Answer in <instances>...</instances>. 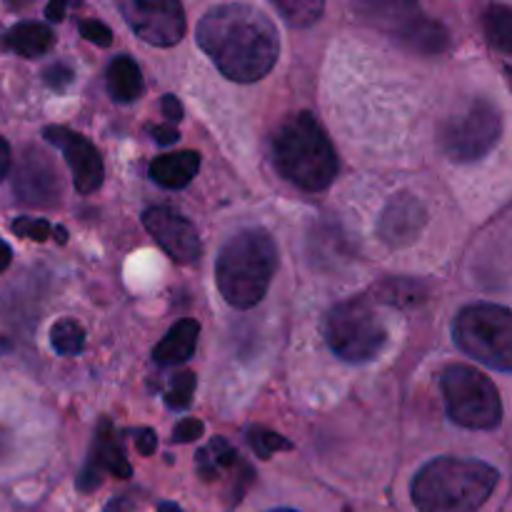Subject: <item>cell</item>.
Listing matches in <instances>:
<instances>
[{
	"label": "cell",
	"instance_id": "6da1fadb",
	"mask_svg": "<svg viewBox=\"0 0 512 512\" xmlns=\"http://www.w3.org/2000/svg\"><path fill=\"white\" fill-rule=\"evenodd\" d=\"M198 45L225 78L255 83L278 63L280 40L273 20L245 3L208 10L198 23Z\"/></svg>",
	"mask_w": 512,
	"mask_h": 512
},
{
	"label": "cell",
	"instance_id": "7a4b0ae2",
	"mask_svg": "<svg viewBox=\"0 0 512 512\" xmlns=\"http://www.w3.org/2000/svg\"><path fill=\"white\" fill-rule=\"evenodd\" d=\"M498 470L483 460L435 458L413 480L420 512H478L498 488Z\"/></svg>",
	"mask_w": 512,
	"mask_h": 512
},
{
	"label": "cell",
	"instance_id": "3957f363",
	"mask_svg": "<svg viewBox=\"0 0 512 512\" xmlns=\"http://www.w3.org/2000/svg\"><path fill=\"white\" fill-rule=\"evenodd\" d=\"M275 170L300 190L318 193L333 185L338 155L313 113H295L273 135Z\"/></svg>",
	"mask_w": 512,
	"mask_h": 512
},
{
	"label": "cell",
	"instance_id": "277c9868",
	"mask_svg": "<svg viewBox=\"0 0 512 512\" xmlns=\"http://www.w3.org/2000/svg\"><path fill=\"white\" fill-rule=\"evenodd\" d=\"M278 270V248L268 230L250 228L223 245L215 263V283L228 305L255 308L268 293Z\"/></svg>",
	"mask_w": 512,
	"mask_h": 512
},
{
	"label": "cell",
	"instance_id": "5b68a950",
	"mask_svg": "<svg viewBox=\"0 0 512 512\" xmlns=\"http://www.w3.org/2000/svg\"><path fill=\"white\" fill-rule=\"evenodd\" d=\"M455 345L478 363L512 373V310L478 303L458 313L453 323Z\"/></svg>",
	"mask_w": 512,
	"mask_h": 512
},
{
	"label": "cell",
	"instance_id": "8992f818",
	"mask_svg": "<svg viewBox=\"0 0 512 512\" xmlns=\"http://www.w3.org/2000/svg\"><path fill=\"white\" fill-rule=\"evenodd\" d=\"M330 350L345 363L365 365L383 353L388 330L365 298H350L333 305L323 323Z\"/></svg>",
	"mask_w": 512,
	"mask_h": 512
},
{
	"label": "cell",
	"instance_id": "52a82bcc",
	"mask_svg": "<svg viewBox=\"0 0 512 512\" xmlns=\"http://www.w3.org/2000/svg\"><path fill=\"white\" fill-rule=\"evenodd\" d=\"M440 388L450 420L468 430H493L503 420V400L488 375L470 365H448L440 373Z\"/></svg>",
	"mask_w": 512,
	"mask_h": 512
},
{
	"label": "cell",
	"instance_id": "ba28073f",
	"mask_svg": "<svg viewBox=\"0 0 512 512\" xmlns=\"http://www.w3.org/2000/svg\"><path fill=\"white\" fill-rule=\"evenodd\" d=\"M503 135V113L488 98H475L468 108L450 115L438 130L443 153L453 163H475L498 145Z\"/></svg>",
	"mask_w": 512,
	"mask_h": 512
},
{
	"label": "cell",
	"instance_id": "9c48e42d",
	"mask_svg": "<svg viewBox=\"0 0 512 512\" xmlns=\"http://www.w3.org/2000/svg\"><path fill=\"white\" fill-rule=\"evenodd\" d=\"M120 15L138 38L158 48H173L185 35V10L175 0H120Z\"/></svg>",
	"mask_w": 512,
	"mask_h": 512
},
{
	"label": "cell",
	"instance_id": "30bf717a",
	"mask_svg": "<svg viewBox=\"0 0 512 512\" xmlns=\"http://www.w3.org/2000/svg\"><path fill=\"white\" fill-rule=\"evenodd\" d=\"M13 190L20 203L33 208H55L63 198V180L43 150L28 148L15 168Z\"/></svg>",
	"mask_w": 512,
	"mask_h": 512
},
{
	"label": "cell",
	"instance_id": "8fae6325",
	"mask_svg": "<svg viewBox=\"0 0 512 512\" xmlns=\"http://www.w3.org/2000/svg\"><path fill=\"white\" fill-rule=\"evenodd\" d=\"M143 225L158 240L160 248L170 258L178 260V263L190 265L195 260H200V255H203V243H200L198 230L178 210L155 205V208H148L143 213Z\"/></svg>",
	"mask_w": 512,
	"mask_h": 512
},
{
	"label": "cell",
	"instance_id": "7c38bea8",
	"mask_svg": "<svg viewBox=\"0 0 512 512\" xmlns=\"http://www.w3.org/2000/svg\"><path fill=\"white\" fill-rule=\"evenodd\" d=\"M43 138L63 153L78 193L90 195L103 185V158H100L98 148H95L85 135L73 133V130L68 128H55L53 125V128L43 130Z\"/></svg>",
	"mask_w": 512,
	"mask_h": 512
},
{
	"label": "cell",
	"instance_id": "4fadbf2b",
	"mask_svg": "<svg viewBox=\"0 0 512 512\" xmlns=\"http://www.w3.org/2000/svg\"><path fill=\"white\" fill-rule=\"evenodd\" d=\"M425 220H428V213H425L423 203L415 195L400 193L385 205L378 220V235L390 248H405L418 240L425 228Z\"/></svg>",
	"mask_w": 512,
	"mask_h": 512
},
{
	"label": "cell",
	"instance_id": "5bb4252c",
	"mask_svg": "<svg viewBox=\"0 0 512 512\" xmlns=\"http://www.w3.org/2000/svg\"><path fill=\"white\" fill-rule=\"evenodd\" d=\"M100 470H108L115 478H130L133 475V468H130L128 458H125L123 445L115 438L113 428H110L108 420L100 423L98 435H95V448L93 455H90V463L85 465V470L78 478V488L83 493H90L100 485Z\"/></svg>",
	"mask_w": 512,
	"mask_h": 512
},
{
	"label": "cell",
	"instance_id": "9a60e30c",
	"mask_svg": "<svg viewBox=\"0 0 512 512\" xmlns=\"http://www.w3.org/2000/svg\"><path fill=\"white\" fill-rule=\"evenodd\" d=\"M395 40L403 48L413 50L420 55H438L450 48V35L440 20L423 18L420 10L405 15L398 25H395Z\"/></svg>",
	"mask_w": 512,
	"mask_h": 512
},
{
	"label": "cell",
	"instance_id": "2e32d148",
	"mask_svg": "<svg viewBox=\"0 0 512 512\" xmlns=\"http://www.w3.org/2000/svg\"><path fill=\"white\" fill-rule=\"evenodd\" d=\"M200 155L195 150H180V153L158 155L150 163V180L158 183L160 188L180 190L198 175Z\"/></svg>",
	"mask_w": 512,
	"mask_h": 512
},
{
	"label": "cell",
	"instance_id": "e0dca14e",
	"mask_svg": "<svg viewBox=\"0 0 512 512\" xmlns=\"http://www.w3.org/2000/svg\"><path fill=\"white\" fill-rule=\"evenodd\" d=\"M200 325L198 320H178L173 328L168 330L163 340L155 345L153 360L160 365H183L193 358L195 348H198Z\"/></svg>",
	"mask_w": 512,
	"mask_h": 512
},
{
	"label": "cell",
	"instance_id": "ac0fdd59",
	"mask_svg": "<svg viewBox=\"0 0 512 512\" xmlns=\"http://www.w3.org/2000/svg\"><path fill=\"white\" fill-rule=\"evenodd\" d=\"M5 45H8L13 53L23 55V58H40V55L53 50L55 35L45 23L25 20V23L13 25V28L5 33Z\"/></svg>",
	"mask_w": 512,
	"mask_h": 512
},
{
	"label": "cell",
	"instance_id": "d6986e66",
	"mask_svg": "<svg viewBox=\"0 0 512 512\" xmlns=\"http://www.w3.org/2000/svg\"><path fill=\"white\" fill-rule=\"evenodd\" d=\"M105 78H108V93L115 103H133L145 90L143 73H140L138 63L130 55H118L108 65V75Z\"/></svg>",
	"mask_w": 512,
	"mask_h": 512
},
{
	"label": "cell",
	"instance_id": "ffe728a7",
	"mask_svg": "<svg viewBox=\"0 0 512 512\" xmlns=\"http://www.w3.org/2000/svg\"><path fill=\"white\" fill-rule=\"evenodd\" d=\"M373 298L385 305H398V308H415L425 303L428 288L420 280L413 278H388L373 288Z\"/></svg>",
	"mask_w": 512,
	"mask_h": 512
},
{
	"label": "cell",
	"instance_id": "44dd1931",
	"mask_svg": "<svg viewBox=\"0 0 512 512\" xmlns=\"http://www.w3.org/2000/svg\"><path fill=\"white\" fill-rule=\"evenodd\" d=\"M485 38L498 53L512 58V8L508 5H490L483 18Z\"/></svg>",
	"mask_w": 512,
	"mask_h": 512
},
{
	"label": "cell",
	"instance_id": "7402d4cb",
	"mask_svg": "<svg viewBox=\"0 0 512 512\" xmlns=\"http://www.w3.org/2000/svg\"><path fill=\"white\" fill-rule=\"evenodd\" d=\"M50 345L60 355H78L85 345V330L78 320H58L50 328Z\"/></svg>",
	"mask_w": 512,
	"mask_h": 512
},
{
	"label": "cell",
	"instance_id": "603a6c76",
	"mask_svg": "<svg viewBox=\"0 0 512 512\" xmlns=\"http://www.w3.org/2000/svg\"><path fill=\"white\" fill-rule=\"evenodd\" d=\"M278 13L290 25H313L323 15V0H275Z\"/></svg>",
	"mask_w": 512,
	"mask_h": 512
},
{
	"label": "cell",
	"instance_id": "cb8c5ba5",
	"mask_svg": "<svg viewBox=\"0 0 512 512\" xmlns=\"http://www.w3.org/2000/svg\"><path fill=\"white\" fill-rule=\"evenodd\" d=\"M195 395V373L190 370H180L173 380H170V388L165 393V403L170 410H185L193 403Z\"/></svg>",
	"mask_w": 512,
	"mask_h": 512
},
{
	"label": "cell",
	"instance_id": "d4e9b609",
	"mask_svg": "<svg viewBox=\"0 0 512 512\" xmlns=\"http://www.w3.org/2000/svg\"><path fill=\"white\" fill-rule=\"evenodd\" d=\"M248 440H250V448L258 453V458L268 460L273 458L278 450H293V443L290 440H285L283 435L278 433H270V430L265 428H253L248 433Z\"/></svg>",
	"mask_w": 512,
	"mask_h": 512
},
{
	"label": "cell",
	"instance_id": "484cf974",
	"mask_svg": "<svg viewBox=\"0 0 512 512\" xmlns=\"http://www.w3.org/2000/svg\"><path fill=\"white\" fill-rule=\"evenodd\" d=\"M10 230H13L18 238H28L33 240V243H45V240L53 235L55 228L43 218H15Z\"/></svg>",
	"mask_w": 512,
	"mask_h": 512
},
{
	"label": "cell",
	"instance_id": "4316f807",
	"mask_svg": "<svg viewBox=\"0 0 512 512\" xmlns=\"http://www.w3.org/2000/svg\"><path fill=\"white\" fill-rule=\"evenodd\" d=\"M78 30L85 40L100 45V48H108V45L113 43V30H110L103 20H93V18L80 20Z\"/></svg>",
	"mask_w": 512,
	"mask_h": 512
},
{
	"label": "cell",
	"instance_id": "83f0119b",
	"mask_svg": "<svg viewBox=\"0 0 512 512\" xmlns=\"http://www.w3.org/2000/svg\"><path fill=\"white\" fill-rule=\"evenodd\" d=\"M205 455H208V458L213 460V465L218 470L220 468H230V465H233L235 460H238V453H235V448L225 438L210 440V445H208V448H205Z\"/></svg>",
	"mask_w": 512,
	"mask_h": 512
},
{
	"label": "cell",
	"instance_id": "f1b7e54d",
	"mask_svg": "<svg viewBox=\"0 0 512 512\" xmlns=\"http://www.w3.org/2000/svg\"><path fill=\"white\" fill-rule=\"evenodd\" d=\"M43 78H45V85H48V88L58 90L60 93V90H65L70 83H73V70H70L65 63H55L45 70Z\"/></svg>",
	"mask_w": 512,
	"mask_h": 512
},
{
	"label": "cell",
	"instance_id": "f546056e",
	"mask_svg": "<svg viewBox=\"0 0 512 512\" xmlns=\"http://www.w3.org/2000/svg\"><path fill=\"white\" fill-rule=\"evenodd\" d=\"M203 430H205V425L200 423L198 418H188L173 430V440L175 443H193V440H200Z\"/></svg>",
	"mask_w": 512,
	"mask_h": 512
},
{
	"label": "cell",
	"instance_id": "4dcf8cb0",
	"mask_svg": "<svg viewBox=\"0 0 512 512\" xmlns=\"http://www.w3.org/2000/svg\"><path fill=\"white\" fill-rule=\"evenodd\" d=\"M135 435V445H138V453L140 455H153L155 448H158V438L150 428H138L133 430Z\"/></svg>",
	"mask_w": 512,
	"mask_h": 512
},
{
	"label": "cell",
	"instance_id": "1f68e13d",
	"mask_svg": "<svg viewBox=\"0 0 512 512\" xmlns=\"http://www.w3.org/2000/svg\"><path fill=\"white\" fill-rule=\"evenodd\" d=\"M163 115L170 123H180L183 120V105H180V100L175 95H165L163 98Z\"/></svg>",
	"mask_w": 512,
	"mask_h": 512
},
{
	"label": "cell",
	"instance_id": "d6a6232c",
	"mask_svg": "<svg viewBox=\"0 0 512 512\" xmlns=\"http://www.w3.org/2000/svg\"><path fill=\"white\" fill-rule=\"evenodd\" d=\"M150 133H153L155 143L160 145H173L180 140V133L173 128V125H158V128H153Z\"/></svg>",
	"mask_w": 512,
	"mask_h": 512
},
{
	"label": "cell",
	"instance_id": "836d02e7",
	"mask_svg": "<svg viewBox=\"0 0 512 512\" xmlns=\"http://www.w3.org/2000/svg\"><path fill=\"white\" fill-rule=\"evenodd\" d=\"M10 163H13V153H10V143L0 135V183L8 178Z\"/></svg>",
	"mask_w": 512,
	"mask_h": 512
},
{
	"label": "cell",
	"instance_id": "e575fe53",
	"mask_svg": "<svg viewBox=\"0 0 512 512\" xmlns=\"http://www.w3.org/2000/svg\"><path fill=\"white\" fill-rule=\"evenodd\" d=\"M65 10H68V3H65V0H53V3L45 5V18L58 23V20L65 18Z\"/></svg>",
	"mask_w": 512,
	"mask_h": 512
},
{
	"label": "cell",
	"instance_id": "d590c367",
	"mask_svg": "<svg viewBox=\"0 0 512 512\" xmlns=\"http://www.w3.org/2000/svg\"><path fill=\"white\" fill-rule=\"evenodd\" d=\"M10 260H13V248H10L5 240H0V273H5V270H8Z\"/></svg>",
	"mask_w": 512,
	"mask_h": 512
},
{
	"label": "cell",
	"instance_id": "8d00e7d4",
	"mask_svg": "<svg viewBox=\"0 0 512 512\" xmlns=\"http://www.w3.org/2000/svg\"><path fill=\"white\" fill-rule=\"evenodd\" d=\"M128 508H130L128 500H123V498L118 500V498H115V500H110L108 508H105V512H125Z\"/></svg>",
	"mask_w": 512,
	"mask_h": 512
},
{
	"label": "cell",
	"instance_id": "74e56055",
	"mask_svg": "<svg viewBox=\"0 0 512 512\" xmlns=\"http://www.w3.org/2000/svg\"><path fill=\"white\" fill-rule=\"evenodd\" d=\"M8 445H10V435L0 428V460H3L5 453H8Z\"/></svg>",
	"mask_w": 512,
	"mask_h": 512
},
{
	"label": "cell",
	"instance_id": "f35d334b",
	"mask_svg": "<svg viewBox=\"0 0 512 512\" xmlns=\"http://www.w3.org/2000/svg\"><path fill=\"white\" fill-rule=\"evenodd\" d=\"M53 235H55V240H58L60 245L68 243V230H65V228H55Z\"/></svg>",
	"mask_w": 512,
	"mask_h": 512
},
{
	"label": "cell",
	"instance_id": "ab89813d",
	"mask_svg": "<svg viewBox=\"0 0 512 512\" xmlns=\"http://www.w3.org/2000/svg\"><path fill=\"white\" fill-rule=\"evenodd\" d=\"M158 512H183V510H180L175 503H160Z\"/></svg>",
	"mask_w": 512,
	"mask_h": 512
},
{
	"label": "cell",
	"instance_id": "60d3db41",
	"mask_svg": "<svg viewBox=\"0 0 512 512\" xmlns=\"http://www.w3.org/2000/svg\"><path fill=\"white\" fill-rule=\"evenodd\" d=\"M270 512H298V510H288V508H280V510H270Z\"/></svg>",
	"mask_w": 512,
	"mask_h": 512
}]
</instances>
